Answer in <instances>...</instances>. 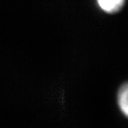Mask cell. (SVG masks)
I'll return each mask as SVG.
<instances>
[{"mask_svg":"<svg viewBox=\"0 0 128 128\" xmlns=\"http://www.w3.org/2000/svg\"><path fill=\"white\" fill-rule=\"evenodd\" d=\"M100 8L106 12H118L123 7L125 0H97Z\"/></svg>","mask_w":128,"mask_h":128,"instance_id":"6da1fadb","label":"cell"},{"mask_svg":"<svg viewBox=\"0 0 128 128\" xmlns=\"http://www.w3.org/2000/svg\"><path fill=\"white\" fill-rule=\"evenodd\" d=\"M117 102L118 106L125 116L128 115V86L125 83L122 88H120L118 96H117Z\"/></svg>","mask_w":128,"mask_h":128,"instance_id":"7a4b0ae2","label":"cell"}]
</instances>
